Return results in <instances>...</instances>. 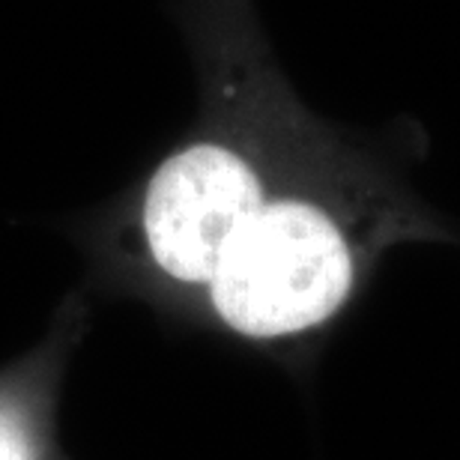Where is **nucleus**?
Listing matches in <instances>:
<instances>
[{
	"label": "nucleus",
	"instance_id": "obj_1",
	"mask_svg": "<svg viewBox=\"0 0 460 460\" xmlns=\"http://www.w3.org/2000/svg\"><path fill=\"white\" fill-rule=\"evenodd\" d=\"M412 153L317 123L218 261L200 296L216 326L248 344H305L344 317L389 248H460V227L412 189Z\"/></svg>",
	"mask_w": 460,
	"mask_h": 460
},
{
	"label": "nucleus",
	"instance_id": "obj_2",
	"mask_svg": "<svg viewBox=\"0 0 460 460\" xmlns=\"http://www.w3.org/2000/svg\"><path fill=\"white\" fill-rule=\"evenodd\" d=\"M0 460H31L24 437L4 421H0Z\"/></svg>",
	"mask_w": 460,
	"mask_h": 460
}]
</instances>
